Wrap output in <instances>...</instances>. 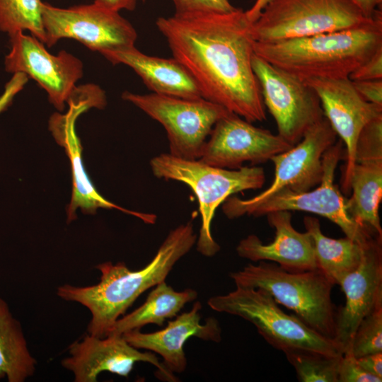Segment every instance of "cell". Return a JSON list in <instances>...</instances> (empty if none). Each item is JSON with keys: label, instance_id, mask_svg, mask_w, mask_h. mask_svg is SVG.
Wrapping results in <instances>:
<instances>
[{"label": "cell", "instance_id": "cell-24", "mask_svg": "<svg viewBox=\"0 0 382 382\" xmlns=\"http://www.w3.org/2000/svg\"><path fill=\"white\" fill-rule=\"evenodd\" d=\"M197 296L193 289L176 291L163 281L155 286L141 306L118 318L106 336L121 335L129 330H140L148 324L162 326L167 318L176 317L185 305L195 300Z\"/></svg>", "mask_w": 382, "mask_h": 382}, {"label": "cell", "instance_id": "cell-20", "mask_svg": "<svg viewBox=\"0 0 382 382\" xmlns=\"http://www.w3.org/2000/svg\"><path fill=\"white\" fill-rule=\"evenodd\" d=\"M265 216L274 228V240L265 244L256 235H249L238 243V256L253 262L272 261L291 272L318 269L311 236L294 228L291 212L275 211Z\"/></svg>", "mask_w": 382, "mask_h": 382}, {"label": "cell", "instance_id": "cell-19", "mask_svg": "<svg viewBox=\"0 0 382 382\" xmlns=\"http://www.w3.org/2000/svg\"><path fill=\"white\" fill-rule=\"evenodd\" d=\"M201 309L202 304L197 301L189 311L177 316L163 330L145 333L137 329L125 332L122 336L137 349L158 354L165 367L173 374L182 373L187 366L183 346L189 338L216 342L221 340V329L216 318L209 317L200 323Z\"/></svg>", "mask_w": 382, "mask_h": 382}, {"label": "cell", "instance_id": "cell-21", "mask_svg": "<svg viewBox=\"0 0 382 382\" xmlns=\"http://www.w3.org/2000/svg\"><path fill=\"white\" fill-rule=\"evenodd\" d=\"M103 56L113 64H123L129 66L154 93L184 98H202L194 79L173 57L149 56L135 46Z\"/></svg>", "mask_w": 382, "mask_h": 382}, {"label": "cell", "instance_id": "cell-7", "mask_svg": "<svg viewBox=\"0 0 382 382\" xmlns=\"http://www.w3.org/2000/svg\"><path fill=\"white\" fill-rule=\"evenodd\" d=\"M371 19L352 0H271L251 23V33L255 42H273L352 28Z\"/></svg>", "mask_w": 382, "mask_h": 382}, {"label": "cell", "instance_id": "cell-25", "mask_svg": "<svg viewBox=\"0 0 382 382\" xmlns=\"http://www.w3.org/2000/svg\"><path fill=\"white\" fill-rule=\"evenodd\" d=\"M36 360L31 354L21 323L0 298V379L23 382L33 375Z\"/></svg>", "mask_w": 382, "mask_h": 382}, {"label": "cell", "instance_id": "cell-33", "mask_svg": "<svg viewBox=\"0 0 382 382\" xmlns=\"http://www.w3.org/2000/svg\"><path fill=\"white\" fill-rule=\"evenodd\" d=\"M352 81L363 99L369 103L382 105V79Z\"/></svg>", "mask_w": 382, "mask_h": 382}, {"label": "cell", "instance_id": "cell-23", "mask_svg": "<svg viewBox=\"0 0 382 382\" xmlns=\"http://www.w3.org/2000/svg\"><path fill=\"white\" fill-rule=\"evenodd\" d=\"M303 224L313 240L317 268L334 284H339L359 267L371 240L360 243L347 236L339 239L328 237L323 233L318 219L313 216H305Z\"/></svg>", "mask_w": 382, "mask_h": 382}, {"label": "cell", "instance_id": "cell-37", "mask_svg": "<svg viewBox=\"0 0 382 382\" xmlns=\"http://www.w3.org/2000/svg\"><path fill=\"white\" fill-rule=\"evenodd\" d=\"M368 18H373L379 11L382 0H352Z\"/></svg>", "mask_w": 382, "mask_h": 382}, {"label": "cell", "instance_id": "cell-11", "mask_svg": "<svg viewBox=\"0 0 382 382\" xmlns=\"http://www.w3.org/2000/svg\"><path fill=\"white\" fill-rule=\"evenodd\" d=\"M69 109L65 115L54 113L50 120L49 127L56 141L64 148L70 160L73 189L67 209L68 221L76 218L75 214L80 208L84 214H95L98 208L115 209L153 224L156 221L154 214H145L128 210L120 207L100 195L85 171L81 153L82 146L76 133L77 117L91 108L102 109L106 105L105 92L94 84L78 87L67 102Z\"/></svg>", "mask_w": 382, "mask_h": 382}, {"label": "cell", "instance_id": "cell-34", "mask_svg": "<svg viewBox=\"0 0 382 382\" xmlns=\"http://www.w3.org/2000/svg\"><path fill=\"white\" fill-rule=\"evenodd\" d=\"M28 77L23 73H15L6 83L3 93L0 96V112L5 110L12 103L16 95L28 82Z\"/></svg>", "mask_w": 382, "mask_h": 382}, {"label": "cell", "instance_id": "cell-13", "mask_svg": "<svg viewBox=\"0 0 382 382\" xmlns=\"http://www.w3.org/2000/svg\"><path fill=\"white\" fill-rule=\"evenodd\" d=\"M341 140L336 141L323 154V175L317 187L303 192L283 189L255 207L249 216H265L275 211H303L324 216L337 225L349 237L366 243L379 236L354 221L347 212L345 197L335 184V173L345 149Z\"/></svg>", "mask_w": 382, "mask_h": 382}, {"label": "cell", "instance_id": "cell-27", "mask_svg": "<svg viewBox=\"0 0 382 382\" xmlns=\"http://www.w3.org/2000/svg\"><path fill=\"white\" fill-rule=\"evenodd\" d=\"M300 382H338L340 355L332 356L307 350L284 352Z\"/></svg>", "mask_w": 382, "mask_h": 382}, {"label": "cell", "instance_id": "cell-9", "mask_svg": "<svg viewBox=\"0 0 382 382\" xmlns=\"http://www.w3.org/2000/svg\"><path fill=\"white\" fill-rule=\"evenodd\" d=\"M336 137L324 117L309 128L296 144L271 158L274 177L266 190L248 199L228 197L222 204L224 215L229 219L249 216L255 207L283 189L303 192L318 185L323 175V154L336 142Z\"/></svg>", "mask_w": 382, "mask_h": 382}, {"label": "cell", "instance_id": "cell-22", "mask_svg": "<svg viewBox=\"0 0 382 382\" xmlns=\"http://www.w3.org/2000/svg\"><path fill=\"white\" fill-rule=\"evenodd\" d=\"M346 209L350 217L372 233L382 236L378 214L382 199V158L356 162L350 180Z\"/></svg>", "mask_w": 382, "mask_h": 382}, {"label": "cell", "instance_id": "cell-4", "mask_svg": "<svg viewBox=\"0 0 382 382\" xmlns=\"http://www.w3.org/2000/svg\"><path fill=\"white\" fill-rule=\"evenodd\" d=\"M230 277L236 286L263 289L311 328L334 340L337 311L331 291L335 284L320 270L291 272L259 261L231 272Z\"/></svg>", "mask_w": 382, "mask_h": 382}, {"label": "cell", "instance_id": "cell-28", "mask_svg": "<svg viewBox=\"0 0 382 382\" xmlns=\"http://www.w3.org/2000/svg\"><path fill=\"white\" fill-rule=\"evenodd\" d=\"M350 351L355 358L382 352V302L366 316L357 326Z\"/></svg>", "mask_w": 382, "mask_h": 382}, {"label": "cell", "instance_id": "cell-38", "mask_svg": "<svg viewBox=\"0 0 382 382\" xmlns=\"http://www.w3.org/2000/svg\"><path fill=\"white\" fill-rule=\"evenodd\" d=\"M271 0H255L250 8L245 11V15L250 23L255 22L261 11Z\"/></svg>", "mask_w": 382, "mask_h": 382}, {"label": "cell", "instance_id": "cell-2", "mask_svg": "<svg viewBox=\"0 0 382 382\" xmlns=\"http://www.w3.org/2000/svg\"><path fill=\"white\" fill-rule=\"evenodd\" d=\"M192 224H180L166 236L151 261L139 270H130L125 263L105 262L96 266L100 273L94 285L64 284L57 294L63 300L77 302L91 314L88 332L105 337L115 322L147 289L165 281L175 263L196 243Z\"/></svg>", "mask_w": 382, "mask_h": 382}, {"label": "cell", "instance_id": "cell-18", "mask_svg": "<svg viewBox=\"0 0 382 382\" xmlns=\"http://www.w3.org/2000/svg\"><path fill=\"white\" fill-rule=\"evenodd\" d=\"M338 285L345 303L337 311L334 341L344 354L350 351L360 322L382 302V237L376 236L366 244L359 267Z\"/></svg>", "mask_w": 382, "mask_h": 382}, {"label": "cell", "instance_id": "cell-10", "mask_svg": "<svg viewBox=\"0 0 382 382\" xmlns=\"http://www.w3.org/2000/svg\"><path fill=\"white\" fill-rule=\"evenodd\" d=\"M42 13L48 47L71 38L105 55L135 46L133 25L119 11L95 3L62 8L42 2Z\"/></svg>", "mask_w": 382, "mask_h": 382}, {"label": "cell", "instance_id": "cell-31", "mask_svg": "<svg viewBox=\"0 0 382 382\" xmlns=\"http://www.w3.org/2000/svg\"><path fill=\"white\" fill-rule=\"evenodd\" d=\"M338 382H381L382 379L366 372L351 351L344 353L337 368Z\"/></svg>", "mask_w": 382, "mask_h": 382}, {"label": "cell", "instance_id": "cell-36", "mask_svg": "<svg viewBox=\"0 0 382 382\" xmlns=\"http://www.w3.org/2000/svg\"><path fill=\"white\" fill-rule=\"evenodd\" d=\"M138 0H93V3L103 7L119 11H133L136 8Z\"/></svg>", "mask_w": 382, "mask_h": 382}, {"label": "cell", "instance_id": "cell-16", "mask_svg": "<svg viewBox=\"0 0 382 382\" xmlns=\"http://www.w3.org/2000/svg\"><path fill=\"white\" fill-rule=\"evenodd\" d=\"M304 82L318 95L324 116L345 146L341 188L348 195L358 136L369 122L382 116V105L363 99L349 78H315Z\"/></svg>", "mask_w": 382, "mask_h": 382}, {"label": "cell", "instance_id": "cell-26", "mask_svg": "<svg viewBox=\"0 0 382 382\" xmlns=\"http://www.w3.org/2000/svg\"><path fill=\"white\" fill-rule=\"evenodd\" d=\"M40 0H0V30L11 35L29 30L45 43Z\"/></svg>", "mask_w": 382, "mask_h": 382}, {"label": "cell", "instance_id": "cell-12", "mask_svg": "<svg viewBox=\"0 0 382 382\" xmlns=\"http://www.w3.org/2000/svg\"><path fill=\"white\" fill-rule=\"evenodd\" d=\"M252 66L265 107L275 120L277 134L291 145L296 144L325 117L318 95L306 82L255 53Z\"/></svg>", "mask_w": 382, "mask_h": 382}, {"label": "cell", "instance_id": "cell-35", "mask_svg": "<svg viewBox=\"0 0 382 382\" xmlns=\"http://www.w3.org/2000/svg\"><path fill=\"white\" fill-rule=\"evenodd\" d=\"M357 360L366 372L382 379V352L365 355Z\"/></svg>", "mask_w": 382, "mask_h": 382}, {"label": "cell", "instance_id": "cell-3", "mask_svg": "<svg viewBox=\"0 0 382 382\" xmlns=\"http://www.w3.org/2000/svg\"><path fill=\"white\" fill-rule=\"evenodd\" d=\"M381 49V11L358 27L273 42L254 43L256 55L303 81L315 78H349Z\"/></svg>", "mask_w": 382, "mask_h": 382}, {"label": "cell", "instance_id": "cell-32", "mask_svg": "<svg viewBox=\"0 0 382 382\" xmlns=\"http://www.w3.org/2000/svg\"><path fill=\"white\" fill-rule=\"evenodd\" d=\"M349 79L351 81L382 79V49L352 72Z\"/></svg>", "mask_w": 382, "mask_h": 382}, {"label": "cell", "instance_id": "cell-30", "mask_svg": "<svg viewBox=\"0 0 382 382\" xmlns=\"http://www.w3.org/2000/svg\"><path fill=\"white\" fill-rule=\"evenodd\" d=\"M177 16L225 13L234 11L228 0H171Z\"/></svg>", "mask_w": 382, "mask_h": 382}, {"label": "cell", "instance_id": "cell-8", "mask_svg": "<svg viewBox=\"0 0 382 382\" xmlns=\"http://www.w3.org/2000/svg\"><path fill=\"white\" fill-rule=\"evenodd\" d=\"M122 98L158 122L166 129L169 154L187 160L200 158L214 125L230 112L203 98H184L129 91L124 92Z\"/></svg>", "mask_w": 382, "mask_h": 382}, {"label": "cell", "instance_id": "cell-39", "mask_svg": "<svg viewBox=\"0 0 382 382\" xmlns=\"http://www.w3.org/2000/svg\"><path fill=\"white\" fill-rule=\"evenodd\" d=\"M142 1H144L145 0H141Z\"/></svg>", "mask_w": 382, "mask_h": 382}, {"label": "cell", "instance_id": "cell-15", "mask_svg": "<svg viewBox=\"0 0 382 382\" xmlns=\"http://www.w3.org/2000/svg\"><path fill=\"white\" fill-rule=\"evenodd\" d=\"M293 146L270 130L254 126L228 112L214 125L199 161L225 169H238L245 162L264 163Z\"/></svg>", "mask_w": 382, "mask_h": 382}, {"label": "cell", "instance_id": "cell-5", "mask_svg": "<svg viewBox=\"0 0 382 382\" xmlns=\"http://www.w3.org/2000/svg\"><path fill=\"white\" fill-rule=\"evenodd\" d=\"M150 167L155 177L182 182L197 196L202 221L196 241L197 250L206 257H212L220 250L211 232L212 221L219 206L232 195L260 189L265 182V171L261 167L225 169L199 159L177 158L169 153L153 157Z\"/></svg>", "mask_w": 382, "mask_h": 382}, {"label": "cell", "instance_id": "cell-29", "mask_svg": "<svg viewBox=\"0 0 382 382\" xmlns=\"http://www.w3.org/2000/svg\"><path fill=\"white\" fill-rule=\"evenodd\" d=\"M382 158V116L369 122L361 130L355 149V163Z\"/></svg>", "mask_w": 382, "mask_h": 382}, {"label": "cell", "instance_id": "cell-6", "mask_svg": "<svg viewBox=\"0 0 382 382\" xmlns=\"http://www.w3.org/2000/svg\"><path fill=\"white\" fill-rule=\"evenodd\" d=\"M207 303L215 311L252 323L271 346L283 352L307 350L332 356L343 354L333 340L317 332L294 314L283 311L262 289L236 286L226 294L211 297Z\"/></svg>", "mask_w": 382, "mask_h": 382}, {"label": "cell", "instance_id": "cell-17", "mask_svg": "<svg viewBox=\"0 0 382 382\" xmlns=\"http://www.w3.org/2000/svg\"><path fill=\"white\" fill-rule=\"evenodd\" d=\"M69 356L62 361L63 367L72 372L75 382H96L103 371L127 377L137 362H147L157 369L162 380L178 381L154 353L141 352L127 342L122 335L98 337L88 334L68 349Z\"/></svg>", "mask_w": 382, "mask_h": 382}, {"label": "cell", "instance_id": "cell-1", "mask_svg": "<svg viewBox=\"0 0 382 382\" xmlns=\"http://www.w3.org/2000/svg\"><path fill=\"white\" fill-rule=\"evenodd\" d=\"M245 12L159 17L156 25L202 97L250 122L266 120L252 66L255 40Z\"/></svg>", "mask_w": 382, "mask_h": 382}, {"label": "cell", "instance_id": "cell-14", "mask_svg": "<svg viewBox=\"0 0 382 382\" xmlns=\"http://www.w3.org/2000/svg\"><path fill=\"white\" fill-rule=\"evenodd\" d=\"M10 37L11 51L6 56L5 69L23 73L47 93L49 101L59 111L64 108L77 89L76 83L83 76V63L62 50L50 53L37 38L19 31Z\"/></svg>", "mask_w": 382, "mask_h": 382}]
</instances>
